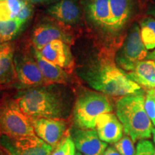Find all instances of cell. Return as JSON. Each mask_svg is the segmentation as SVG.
<instances>
[{"mask_svg": "<svg viewBox=\"0 0 155 155\" xmlns=\"http://www.w3.org/2000/svg\"><path fill=\"white\" fill-rule=\"evenodd\" d=\"M26 3L24 0H0V21L16 19Z\"/></svg>", "mask_w": 155, "mask_h": 155, "instance_id": "cell-20", "label": "cell"}, {"mask_svg": "<svg viewBox=\"0 0 155 155\" xmlns=\"http://www.w3.org/2000/svg\"><path fill=\"white\" fill-rule=\"evenodd\" d=\"M0 155H10L0 145Z\"/></svg>", "mask_w": 155, "mask_h": 155, "instance_id": "cell-31", "label": "cell"}, {"mask_svg": "<svg viewBox=\"0 0 155 155\" xmlns=\"http://www.w3.org/2000/svg\"><path fill=\"white\" fill-rule=\"evenodd\" d=\"M75 155H83V154H81V152H76V153H75Z\"/></svg>", "mask_w": 155, "mask_h": 155, "instance_id": "cell-34", "label": "cell"}, {"mask_svg": "<svg viewBox=\"0 0 155 155\" xmlns=\"http://www.w3.org/2000/svg\"><path fill=\"white\" fill-rule=\"evenodd\" d=\"M113 111L111 102L105 94L84 91L75 101L73 121L78 129H94L96 119L101 114Z\"/></svg>", "mask_w": 155, "mask_h": 155, "instance_id": "cell-4", "label": "cell"}, {"mask_svg": "<svg viewBox=\"0 0 155 155\" xmlns=\"http://www.w3.org/2000/svg\"><path fill=\"white\" fill-rule=\"evenodd\" d=\"M144 108L153 124L155 126V88L147 91L145 96Z\"/></svg>", "mask_w": 155, "mask_h": 155, "instance_id": "cell-25", "label": "cell"}, {"mask_svg": "<svg viewBox=\"0 0 155 155\" xmlns=\"http://www.w3.org/2000/svg\"><path fill=\"white\" fill-rule=\"evenodd\" d=\"M152 134H153V140H154V145H155V129H153Z\"/></svg>", "mask_w": 155, "mask_h": 155, "instance_id": "cell-33", "label": "cell"}, {"mask_svg": "<svg viewBox=\"0 0 155 155\" xmlns=\"http://www.w3.org/2000/svg\"><path fill=\"white\" fill-rule=\"evenodd\" d=\"M47 13L55 20L66 25H75L81 21V14L75 0H61L47 9Z\"/></svg>", "mask_w": 155, "mask_h": 155, "instance_id": "cell-14", "label": "cell"}, {"mask_svg": "<svg viewBox=\"0 0 155 155\" xmlns=\"http://www.w3.org/2000/svg\"><path fill=\"white\" fill-rule=\"evenodd\" d=\"M150 13L151 15H152V17H154V19H155V9H152V10H151V11H150Z\"/></svg>", "mask_w": 155, "mask_h": 155, "instance_id": "cell-32", "label": "cell"}, {"mask_svg": "<svg viewBox=\"0 0 155 155\" xmlns=\"http://www.w3.org/2000/svg\"><path fill=\"white\" fill-rule=\"evenodd\" d=\"M32 40L34 48L39 50L54 40H61L71 45L73 39V36L61 27L53 22H44L35 28Z\"/></svg>", "mask_w": 155, "mask_h": 155, "instance_id": "cell-12", "label": "cell"}, {"mask_svg": "<svg viewBox=\"0 0 155 155\" xmlns=\"http://www.w3.org/2000/svg\"><path fill=\"white\" fill-rule=\"evenodd\" d=\"M16 100L30 118L61 119L69 111L66 96L55 84L26 89L19 93Z\"/></svg>", "mask_w": 155, "mask_h": 155, "instance_id": "cell-2", "label": "cell"}, {"mask_svg": "<svg viewBox=\"0 0 155 155\" xmlns=\"http://www.w3.org/2000/svg\"><path fill=\"white\" fill-rule=\"evenodd\" d=\"M114 147L121 155H135L136 154L134 141L128 135L123 136L117 142L114 143Z\"/></svg>", "mask_w": 155, "mask_h": 155, "instance_id": "cell-24", "label": "cell"}, {"mask_svg": "<svg viewBox=\"0 0 155 155\" xmlns=\"http://www.w3.org/2000/svg\"><path fill=\"white\" fill-rule=\"evenodd\" d=\"M0 134L12 138L36 135L32 119L23 112L16 99L0 102Z\"/></svg>", "mask_w": 155, "mask_h": 155, "instance_id": "cell-5", "label": "cell"}, {"mask_svg": "<svg viewBox=\"0 0 155 155\" xmlns=\"http://www.w3.org/2000/svg\"><path fill=\"white\" fill-rule=\"evenodd\" d=\"M75 147L71 135H67L60 141L50 155H75Z\"/></svg>", "mask_w": 155, "mask_h": 155, "instance_id": "cell-23", "label": "cell"}, {"mask_svg": "<svg viewBox=\"0 0 155 155\" xmlns=\"http://www.w3.org/2000/svg\"><path fill=\"white\" fill-rule=\"evenodd\" d=\"M103 155H121L120 153L116 150L115 147H108L105 150Z\"/></svg>", "mask_w": 155, "mask_h": 155, "instance_id": "cell-28", "label": "cell"}, {"mask_svg": "<svg viewBox=\"0 0 155 155\" xmlns=\"http://www.w3.org/2000/svg\"><path fill=\"white\" fill-rule=\"evenodd\" d=\"M111 14V31H119L131 17V0H109Z\"/></svg>", "mask_w": 155, "mask_h": 155, "instance_id": "cell-19", "label": "cell"}, {"mask_svg": "<svg viewBox=\"0 0 155 155\" xmlns=\"http://www.w3.org/2000/svg\"><path fill=\"white\" fill-rule=\"evenodd\" d=\"M71 137L76 150L84 155H103L107 148V143L99 138L94 129H73Z\"/></svg>", "mask_w": 155, "mask_h": 155, "instance_id": "cell-10", "label": "cell"}, {"mask_svg": "<svg viewBox=\"0 0 155 155\" xmlns=\"http://www.w3.org/2000/svg\"><path fill=\"white\" fill-rule=\"evenodd\" d=\"M135 155H155V147L150 141L142 139L137 144Z\"/></svg>", "mask_w": 155, "mask_h": 155, "instance_id": "cell-26", "label": "cell"}, {"mask_svg": "<svg viewBox=\"0 0 155 155\" xmlns=\"http://www.w3.org/2000/svg\"><path fill=\"white\" fill-rule=\"evenodd\" d=\"M141 40L147 50L155 49V19L147 17L139 22Z\"/></svg>", "mask_w": 155, "mask_h": 155, "instance_id": "cell-21", "label": "cell"}, {"mask_svg": "<svg viewBox=\"0 0 155 155\" xmlns=\"http://www.w3.org/2000/svg\"><path fill=\"white\" fill-rule=\"evenodd\" d=\"M17 79L15 48L10 42L0 44V86L12 84Z\"/></svg>", "mask_w": 155, "mask_h": 155, "instance_id": "cell-15", "label": "cell"}, {"mask_svg": "<svg viewBox=\"0 0 155 155\" xmlns=\"http://www.w3.org/2000/svg\"><path fill=\"white\" fill-rule=\"evenodd\" d=\"M23 25L17 19L0 21V44L9 42L20 32Z\"/></svg>", "mask_w": 155, "mask_h": 155, "instance_id": "cell-22", "label": "cell"}, {"mask_svg": "<svg viewBox=\"0 0 155 155\" xmlns=\"http://www.w3.org/2000/svg\"><path fill=\"white\" fill-rule=\"evenodd\" d=\"M147 50L141 40L140 28L134 25L116 55V65L123 71L130 72L137 63L147 58Z\"/></svg>", "mask_w": 155, "mask_h": 155, "instance_id": "cell-6", "label": "cell"}, {"mask_svg": "<svg viewBox=\"0 0 155 155\" xmlns=\"http://www.w3.org/2000/svg\"><path fill=\"white\" fill-rule=\"evenodd\" d=\"M144 101V93L140 90L121 97L116 104V116L134 142L150 138L152 134L153 124L145 111Z\"/></svg>", "mask_w": 155, "mask_h": 155, "instance_id": "cell-3", "label": "cell"}, {"mask_svg": "<svg viewBox=\"0 0 155 155\" xmlns=\"http://www.w3.org/2000/svg\"><path fill=\"white\" fill-rule=\"evenodd\" d=\"M28 2L31 4H43L50 2L53 1V0H28Z\"/></svg>", "mask_w": 155, "mask_h": 155, "instance_id": "cell-29", "label": "cell"}, {"mask_svg": "<svg viewBox=\"0 0 155 155\" xmlns=\"http://www.w3.org/2000/svg\"><path fill=\"white\" fill-rule=\"evenodd\" d=\"M31 119L35 134L53 148L63 139L66 130V124L63 120L50 118H31Z\"/></svg>", "mask_w": 155, "mask_h": 155, "instance_id": "cell-9", "label": "cell"}, {"mask_svg": "<svg viewBox=\"0 0 155 155\" xmlns=\"http://www.w3.org/2000/svg\"><path fill=\"white\" fill-rule=\"evenodd\" d=\"M78 75L93 89L110 96L123 97L141 90L123 70L106 58L83 68Z\"/></svg>", "mask_w": 155, "mask_h": 155, "instance_id": "cell-1", "label": "cell"}, {"mask_svg": "<svg viewBox=\"0 0 155 155\" xmlns=\"http://www.w3.org/2000/svg\"><path fill=\"white\" fill-rule=\"evenodd\" d=\"M96 128L99 138L106 143L114 144L123 137V125L117 116L111 112L98 116L96 119Z\"/></svg>", "mask_w": 155, "mask_h": 155, "instance_id": "cell-13", "label": "cell"}, {"mask_svg": "<svg viewBox=\"0 0 155 155\" xmlns=\"http://www.w3.org/2000/svg\"><path fill=\"white\" fill-rule=\"evenodd\" d=\"M48 61L71 73L74 67V58L70 44L61 40H54L38 50Z\"/></svg>", "mask_w": 155, "mask_h": 155, "instance_id": "cell-11", "label": "cell"}, {"mask_svg": "<svg viewBox=\"0 0 155 155\" xmlns=\"http://www.w3.org/2000/svg\"><path fill=\"white\" fill-rule=\"evenodd\" d=\"M0 145L10 155H50L53 150L36 135L12 138L0 134Z\"/></svg>", "mask_w": 155, "mask_h": 155, "instance_id": "cell-7", "label": "cell"}, {"mask_svg": "<svg viewBox=\"0 0 155 155\" xmlns=\"http://www.w3.org/2000/svg\"><path fill=\"white\" fill-rule=\"evenodd\" d=\"M128 77L144 88H155V63L152 60L137 63L134 68L127 73Z\"/></svg>", "mask_w": 155, "mask_h": 155, "instance_id": "cell-17", "label": "cell"}, {"mask_svg": "<svg viewBox=\"0 0 155 155\" xmlns=\"http://www.w3.org/2000/svg\"><path fill=\"white\" fill-rule=\"evenodd\" d=\"M32 7H31L30 5L28 3H26L24 7H22V9L19 11L18 15H17L16 19L19 22H20L22 25H24L27 21L30 18L31 14H32Z\"/></svg>", "mask_w": 155, "mask_h": 155, "instance_id": "cell-27", "label": "cell"}, {"mask_svg": "<svg viewBox=\"0 0 155 155\" xmlns=\"http://www.w3.org/2000/svg\"><path fill=\"white\" fill-rule=\"evenodd\" d=\"M15 66L21 88L28 89L47 86L34 56L31 57L28 54L15 55Z\"/></svg>", "mask_w": 155, "mask_h": 155, "instance_id": "cell-8", "label": "cell"}, {"mask_svg": "<svg viewBox=\"0 0 155 155\" xmlns=\"http://www.w3.org/2000/svg\"><path fill=\"white\" fill-rule=\"evenodd\" d=\"M147 60H152L155 63V50L153 52H151V53H149L147 54Z\"/></svg>", "mask_w": 155, "mask_h": 155, "instance_id": "cell-30", "label": "cell"}, {"mask_svg": "<svg viewBox=\"0 0 155 155\" xmlns=\"http://www.w3.org/2000/svg\"><path fill=\"white\" fill-rule=\"evenodd\" d=\"M34 58L45 80L47 86L54 84H66L69 81V75L66 71L47 61L34 48Z\"/></svg>", "mask_w": 155, "mask_h": 155, "instance_id": "cell-16", "label": "cell"}, {"mask_svg": "<svg viewBox=\"0 0 155 155\" xmlns=\"http://www.w3.org/2000/svg\"><path fill=\"white\" fill-rule=\"evenodd\" d=\"M87 12L91 20L100 28L111 30V14L109 0H90Z\"/></svg>", "mask_w": 155, "mask_h": 155, "instance_id": "cell-18", "label": "cell"}]
</instances>
